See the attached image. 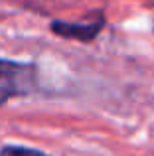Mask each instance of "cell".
Segmentation results:
<instances>
[{"label": "cell", "instance_id": "cell-1", "mask_svg": "<svg viewBox=\"0 0 154 156\" xmlns=\"http://www.w3.org/2000/svg\"><path fill=\"white\" fill-rule=\"evenodd\" d=\"M38 87V67L34 63L0 59V107L12 97L30 95Z\"/></svg>", "mask_w": 154, "mask_h": 156}, {"label": "cell", "instance_id": "cell-2", "mask_svg": "<svg viewBox=\"0 0 154 156\" xmlns=\"http://www.w3.org/2000/svg\"><path fill=\"white\" fill-rule=\"evenodd\" d=\"M105 26V18L103 14H99L95 20L85 24H69V22H54L51 24V30L58 36L67 40H77V42H91L97 38L101 30Z\"/></svg>", "mask_w": 154, "mask_h": 156}, {"label": "cell", "instance_id": "cell-3", "mask_svg": "<svg viewBox=\"0 0 154 156\" xmlns=\"http://www.w3.org/2000/svg\"><path fill=\"white\" fill-rule=\"evenodd\" d=\"M0 156H47L40 150H34V148H26V146H4L0 150Z\"/></svg>", "mask_w": 154, "mask_h": 156}]
</instances>
